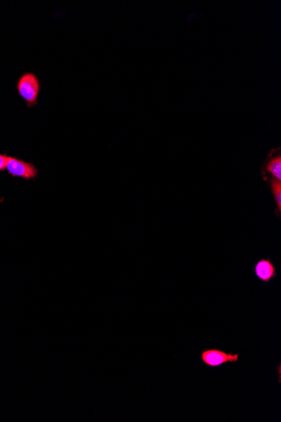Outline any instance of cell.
Returning a JSON list of instances; mask_svg holds the SVG:
<instances>
[{
    "mask_svg": "<svg viewBox=\"0 0 281 422\" xmlns=\"http://www.w3.org/2000/svg\"><path fill=\"white\" fill-rule=\"evenodd\" d=\"M255 275L260 282L269 283L277 277L276 267L269 258L260 259L255 265Z\"/></svg>",
    "mask_w": 281,
    "mask_h": 422,
    "instance_id": "277c9868",
    "label": "cell"
},
{
    "mask_svg": "<svg viewBox=\"0 0 281 422\" xmlns=\"http://www.w3.org/2000/svg\"><path fill=\"white\" fill-rule=\"evenodd\" d=\"M271 188L279 215L281 212V182L275 178L271 179Z\"/></svg>",
    "mask_w": 281,
    "mask_h": 422,
    "instance_id": "8992f818",
    "label": "cell"
},
{
    "mask_svg": "<svg viewBox=\"0 0 281 422\" xmlns=\"http://www.w3.org/2000/svg\"><path fill=\"white\" fill-rule=\"evenodd\" d=\"M202 363L206 366L215 368L226 365L229 363H238L240 355L236 353H229L220 350V349H206L200 354Z\"/></svg>",
    "mask_w": 281,
    "mask_h": 422,
    "instance_id": "7a4b0ae2",
    "label": "cell"
},
{
    "mask_svg": "<svg viewBox=\"0 0 281 422\" xmlns=\"http://www.w3.org/2000/svg\"><path fill=\"white\" fill-rule=\"evenodd\" d=\"M41 89L40 80L32 73H25L18 80V94L25 99L28 107L38 104V97H39Z\"/></svg>",
    "mask_w": 281,
    "mask_h": 422,
    "instance_id": "6da1fadb",
    "label": "cell"
},
{
    "mask_svg": "<svg viewBox=\"0 0 281 422\" xmlns=\"http://www.w3.org/2000/svg\"><path fill=\"white\" fill-rule=\"evenodd\" d=\"M6 170L13 178L26 180L36 179L38 173H39L33 164L26 162L24 160L17 159V157L11 156H7Z\"/></svg>",
    "mask_w": 281,
    "mask_h": 422,
    "instance_id": "3957f363",
    "label": "cell"
},
{
    "mask_svg": "<svg viewBox=\"0 0 281 422\" xmlns=\"http://www.w3.org/2000/svg\"><path fill=\"white\" fill-rule=\"evenodd\" d=\"M267 171L273 175V178L281 180V157L277 155L269 161Z\"/></svg>",
    "mask_w": 281,
    "mask_h": 422,
    "instance_id": "5b68a950",
    "label": "cell"
},
{
    "mask_svg": "<svg viewBox=\"0 0 281 422\" xmlns=\"http://www.w3.org/2000/svg\"><path fill=\"white\" fill-rule=\"evenodd\" d=\"M7 162V155H2L0 153V171H3L6 170Z\"/></svg>",
    "mask_w": 281,
    "mask_h": 422,
    "instance_id": "52a82bcc",
    "label": "cell"
}]
</instances>
